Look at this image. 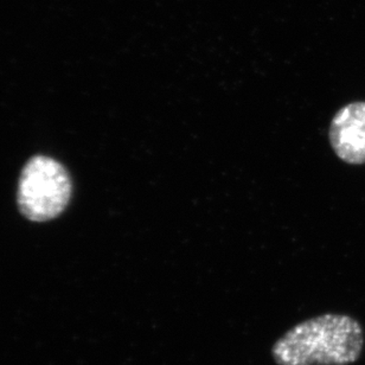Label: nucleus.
<instances>
[{
  "mask_svg": "<svg viewBox=\"0 0 365 365\" xmlns=\"http://www.w3.org/2000/svg\"><path fill=\"white\" fill-rule=\"evenodd\" d=\"M363 343L357 320L327 313L292 327L272 354L277 365H348L359 359Z\"/></svg>",
  "mask_w": 365,
  "mask_h": 365,
  "instance_id": "1",
  "label": "nucleus"
},
{
  "mask_svg": "<svg viewBox=\"0 0 365 365\" xmlns=\"http://www.w3.org/2000/svg\"><path fill=\"white\" fill-rule=\"evenodd\" d=\"M71 195V178L60 163L38 155L26 164L18 186V205L25 217L44 222L66 209Z\"/></svg>",
  "mask_w": 365,
  "mask_h": 365,
  "instance_id": "2",
  "label": "nucleus"
},
{
  "mask_svg": "<svg viewBox=\"0 0 365 365\" xmlns=\"http://www.w3.org/2000/svg\"><path fill=\"white\" fill-rule=\"evenodd\" d=\"M331 146L338 158L351 165L365 163V102L341 107L331 121Z\"/></svg>",
  "mask_w": 365,
  "mask_h": 365,
  "instance_id": "3",
  "label": "nucleus"
}]
</instances>
